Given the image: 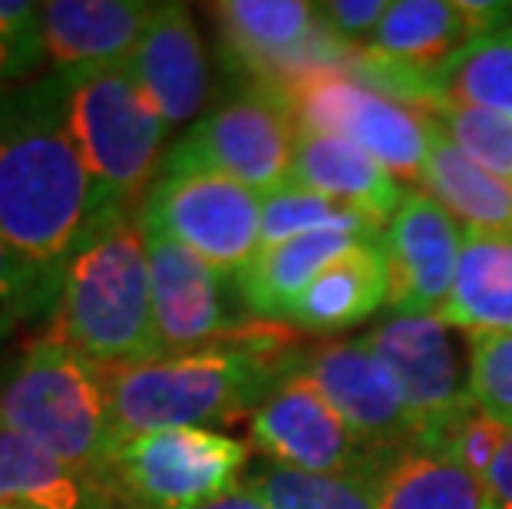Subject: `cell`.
Masks as SVG:
<instances>
[{
  "label": "cell",
  "instance_id": "6da1fadb",
  "mask_svg": "<svg viewBox=\"0 0 512 509\" xmlns=\"http://www.w3.org/2000/svg\"><path fill=\"white\" fill-rule=\"evenodd\" d=\"M103 212L67 126L63 77L0 96V238L20 262L53 281Z\"/></svg>",
  "mask_w": 512,
  "mask_h": 509
},
{
  "label": "cell",
  "instance_id": "7a4b0ae2",
  "mask_svg": "<svg viewBox=\"0 0 512 509\" xmlns=\"http://www.w3.org/2000/svg\"><path fill=\"white\" fill-rule=\"evenodd\" d=\"M298 354L301 348H285L275 334L252 331L199 351L103 367L116 437L129 440L156 430L212 427L245 414L252 417L281 377L294 371Z\"/></svg>",
  "mask_w": 512,
  "mask_h": 509
},
{
  "label": "cell",
  "instance_id": "3957f363",
  "mask_svg": "<svg viewBox=\"0 0 512 509\" xmlns=\"http://www.w3.org/2000/svg\"><path fill=\"white\" fill-rule=\"evenodd\" d=\"M53 334L100 367L162 357L152 318L143 215L110 205L93 219L60 272Z\"/></svg>",
  "mask_w": 512,
  "mask_h": 509
},
{
  "label": "cell",
  "instance_id": "277c9868",
  "mask_svg": "<svg viewBox=\"0 0 512 509\" xmlns=\"http://www.w3.org/2000/svg\"><path fill=\"white\" fill-rule=\"evenodd\" d=\"M0 424L106 490L119 437L103 367L57 334H43L10 364L0 381Z\"/></svg>",
  "mask_w": 512,
  "mask_h": 509
},
{
  "label": "cell",
  "instance_id": "5b68a950",
  "mask_svg": "<svg viewBox=\"0 0 512 509\" xmlns=\"http://www.w3.org/2000/svg\"><path fill=\"white\" fill-rule=\"evenodd\" d=\"M67 126L103 209L146 199L166 159L169 126L152 110L126 63L60 73Z\"/></svg>",
  "mask_w": 512,
  "mask_h": 509
},
{
  "label": "cell",
  "instance_id": "8992f818",
  "mask_svg": "<svg viewBox=\"0 0 512 509\" xmlns=\"http://www.w3.org/2000/svg\"><path fill=\"white\" fill-rule=\"evenodd\" d=\"M248 447L215 427L156 430L119 440L110 490L126 509H199L242 480Z\"/></svg>",
  "mask_w": 512,
  "mask_h": 509
},
{
  "label": "cell",
  "instance_id": "52a82bcc",
  "mask_svg": "<svg viewBox=\"0 0 512 509\" xmlns=\"http://www.w3.org/2000/svg\"><path fill=\"white\" fill-rule=\"evenodd\" d=\"M278 93L298 129L328 133L361 146L390 176L420 179L430 149V126L397 96L357 77L351 67L311 70Z\"/></svg>",
  "mask_w": 512,
  "mask_h": 509
},
{
  "label": "cell",
  "instance_id": "ba28073f",
  "mask_svg": "<svg viewBox=\"0 0 512 509\" xmlns=\"http://www.w3.org/2000/svg\"><path fill=\"white\" fill-rule=\"evenodd\" d=\"M298 123L288 103L265 86L245 83L232 100L212 106L166 149L162 172H212L261 192H275L291 179V153Z\"/></svg>",
  "mask_w": 512,
  "mask_h": 509
},
{
  "label": "cell",
  "instance_id": "9c48e42d",
  "mask_svg": "<svg viewBox=\"0 0 512 509\" xmlns=\"http://www.w3.org/2000/svg\"><path fill=\"white\" fill-rule=\"evenodd\" d=\"M139 215L219 275L235 278L261 248V192L212 172H162Z\"/></svg>",
  "mask_w": 512,
  "mask_h": 509
},
{
  "label": "cell",
  "instance_id": "30bf717a",
  "mask_svg": "<svg viewBox=\"0 0 512 509\" xmlns=\"http://www.w3.org/2000/svg\"><path fill=\"white\" fill-rule=\"evenodd\" d=\"M228 67L252 86L281 90L311 70L341 67V50L321 30L308 0H222L209 4Z\"/></svg>",
  "mask_w": 512,
  "mask_h": 509
},
{
  "label": "cell",
  "instance_id": "8fae6325",
  "mask_svg": "<svg viewBox=\"0 0 512 509\" xmlns=\"http://www.w3.org/2000/svg\"><path fill=\"white\" fill-rule=\"evenodd\" d=\"M367 344L394 367L407 397L417 447L437 450L473 407L453 331L437 314H387L364 331Z\"/></svg>",
  "mask_w": 512,
  "mask_h": 509
},
{
  "label": "cell",
  "instance_id": "7c38bea8",
  "mask_svg": "<svg viewBox=\"0 0 512 509\" xmlns=\"http://www.w3.org/2000/svg\"><path fill=\"white\" fill-rule=\"evenodd\" d=\"M248 427L252 443L268 463L301 473H374L387 457V450L367 447L347 427V420L298 371V364L261 400Z\"/></svg>",
  "mask_w": 512,
  "mask_h": 509
},
{
  "label": "cell",
  "instance_id": "4fadbf2b",
  "mask_svg": "<svg viewBox=\"0 0 512 509\" xmlns=\"http://www.w3.org/2000/svg\"><path fill=\"white\" fill-rule=\"evenodd\" d=\"M298 371L324 394L357 437L374 450L417 447V430L394 367L367 344L364 334L301 348Z\"/></svg>",
  "mask_w": 512,
  "mask_h": 509
},
{
  "label": "cell",
  "instance_id": "5bb4252c",
  "mask_svg": "<svg viewBox=\"0 0 512 509\" xmlns=\"http://www.w3.org/2000/svg\"><path fill=\"white\" fill-rule=\"evenodd\" d=\"M466 229L423 189L407 196L390 215L380 248L390 275V314H437L446 308L460 265Z\"/></svg>",
  "mask_w": 512,
  "mask_h": 509
},
{
  "label": "cell",
  "instance_id": "9a60e30c",
  "mask_svg": "<svg viewBox=\"0 0 512 509\" xmlns=\"http://www.w3.org/2000/svg\"><path fill=\"white\" fill-rule=\"evenodd\" d=\"M146 229V225H143ZM152 318L162 354L199 351L228 334L222 278L176 238L146 229Z\"/></svg>",
  "mask_w": 512,
  "mask_h": 509
},
{
  "label": "cell",
  "instance_id": "2e32d148",
  "mask_svg": "<svg viewBox=\"0 0 512 509\" xmlns=\"http://www.w3.org/2000/svg\"><path fill=\"white\" fill-rule=\"evenodd\" d=\"M126 67L169 129L189 123L209 100V57L185 4L156 7Z\"/></svg>",
  "mask_w": 512,
  "mask_h": 509
},
{
  "label": "cell",
  "instance_id": "e0dca14e",
  "mask_svg": "<svg viewBox=\"0 0 512 509\" xmlns=\"http://www.w3.org/2000/svg\"><path fill=\"white\" fill-rule=\"evenodd\" d=\"M156 7L149 0H50L43 4L47 63L53 73L126 63Z\"/></svg>",
  "mask_w": 512,
  "mask_h": 509
},
{
  "label": "cell",
  "instance_id": "ac0fdd59",
  "mask_svg": "<svg viewBox=\"0 0 512 509\" xmlns=\"http://www.w3.org/2000/svg\"><path fill=\"white\" fill-rule=\"evenodd\" d=\"M288 182L318 192L324 199L351 205V209L370 215L377 225H387L407 196L400 179L390 176L361 146L328 133H311V129H298L294 136Z\"/></svg>",
  "mask_w": 512,
  "mask_h": 509
},
{
  "label": "cell",
  "instance_id": "d6986e66",
  "mask_svg": "<svg viewBox=\"0 0 512 509\" xmlns=\"http://www.w3.org/2000/svg\"><path fill=\"white\" fill-rule=\"evenodd\" d=\"M380 235L357 232H304L275 245H261L258 255L235 275L238 295L258 321H288L298 298L331 262Z\"/></svg>",
  "mask_w": 512,
  "mask_h": 509
},
{
  "label": "cell",
  "instance_id": "ffe728a7",
  "mask_svg": "<svg viewBox=\"0 0 512 509\" xmlns=\"http://www.w3.org/2000/svg\"><path fill=\"white\" fill-rule=\"evenodd\" d=\"M390 301V275L380 238L357 245L354 252L341 255L308 285L298 298L288 324L314 334H334L357 328L374 318Z\"/></svg>",
  "mask_w": 512,
  "mask_h": 509
},
{
  "label": "cell",
  "instance_id": "44dd1931",
  "mask_svg": "<svg viewBox=\"0 0 512 509\" xmlns=\"http://www.w3.org/2000/svg\"><path fill=\"white\" fill-rule=\"evenodd\" d=\"M440 321L470 338L512 334V235H463L460 265Z\"/></svg>",
  "mask_w": 512,
  "mask_h": 509
},
{
  "label": "cell",
  "instance_id": "7402d4cb",
  "mask_svg": "<svg viewBox=\"0 0 512 509\" xmlns=\"http://www.w3.org/2000/svg\"><path fill=\"white\" fill-rule=\"evenodd\" d=\"M420 189L430 192L466 232L512 235V182L479 169L437 129H430Z\"/></svg>",
  "mask_w": 512,
  "mask_h": 509
},
{
  "label": "cell",
  "instance_id": "603a6c76",
  "mask_svg": "<svg viewBox=\"0 0 512 509\" xmlns=\"http://www.w3.org/2000/svg\"><path fill=\"white\" fill-rule=\"evenodd\" d=\"M0 506L116 509L110 493L7 424H0Z\"/></svg>",
  "mask_w": 512,
  "mask_h": 509
},
{
  "label": "cell",
  "instance_id": "cb8c5ba5",
  "mask_svg": "<svg viewBox=\"0 0 512 509\" xmlns=\"http://www.w3.org/2000/svg\"><path fill=\"white\" fill-rule=\"evenodd\" d=\"M370 480L377 509H483V483L443 450H394Z\"/></svg>",
  "mask_w": 512,
  "mask_h": 509
},
{
  "label": "cell",
  "instance_id": "d4e9b609",
  "mask_svg": "<svg viewBox=\"0 0 512 509\" xmlns=\"http://www.w3.org/2000/svg\"><path fill=\"white\" fill-rule=\"evenodd\" d=\"M433 100L466 103L512 119V34H479L420 80L417 110Z\"/></svg>",
  "mask_w": 512,
  "mask_h": 509
},
{
  "label": "cell",
  "instance_id": "484cf974",
  "mask_svg": "<svg viewBox=\"0 0 512 509\" xmlns=\"http://www.w3.org/2000/svg\"><path fill=\"white\" fill-rule=\"evenodd\" d=\"M374 473H301L261 463L248 470L245 483L268 509H377Z\"/></svg>",
  "mask_w": 512,
  "mask_h": 509
},
{
  "label": "cell",
  "instance_id": "4316f807",
  "mask_svg": "<svg viewBox=\"0 0 512 509\" xmlns=\"http://www.w3.org/2000/svg\"><path fill=\"white\" fill-rule=\"evenodd\" d=\"M321 229L380 235L384 225H377L370 215L351 209V205L324 199L311 189L291 186V182L261 196V245H275L285 242V238Z\"/></svg>",
  "mask_w": 512,
  "mask_h": 509
},
{
  "label": "cell",
  "instance_id": "83f0119b",
  "mask_svg": "<svg viewBox=\"0 0 512 509\" xmlns=\"http://www.w3.org/2000/svg\"><path fill=\"white\" fill-rule=\"evenodd\" d=\"M417 113L479 169L512 182V119L450 100H433Z\"/></svg>",
  "mask_w": 512,
  "mask_h": 509
},
{
  "label": "cell",
  "instance_id": "f1b7e54d",
  "mask_svg": "<svg viewBox=\"0 0 512 509\" xmlns=\"http://www.w3.org/2000/svg\"><path fill=\"white\" fill-rule=\"evenodd\" d=\"M466 384L473 407L512 430V334H473Z\"/></svg>",
  "mask_w": 512,
  "mask_h": 509
},
{
  "label": "cell",
  "instance_id": "f546056e",
  "mask_svg": "<svg viewBox=\"0 0 512 509\" xmlns=\"http://www.w3.org/2000/svg\"><path fill=\"white\" fill-rule=\"evenodd\" d=\"M57 305V285L20 262L4 238H0V334L10 324Z\"/></svg>",
  "mask_w": 512,
  "mask_h": 509
},
{
  "label": "cell",
  "instance_id": "4dcf8cb0",
  "mask_svg": "<svg viewBox=\"0 0 512 509\" xmlns=\"http://www.w3.org/2000/svg\"><path fill=\"white\" fill-rule=\"evenodd\" d=\"M506 437H509V430L503 424H496V420L486 417L483 410L470 407L453 424V430L446 433L437 450H443L446 457H453L463 470H470L476 480L483 483L489 470H493Z\"/></svg>",
  "mask_w": 512,
  "mask_h": 509
},
{
  "label": "cell",
  "instance_id": "1f68e13d",
  "mask_svg": "<svg viewBox=\"0 0 512 509\" xmlns=\"http://www.w3.org/2000/svg\"><path fill=\"white\" fill-rule=\"evenodd\" d=\"M387 7L390 0H321V4H314L321 30L341 50L367 47L370 37L377 34Z\"/></svg>",
  "mask_w": 512,
  "mask_h": 509
},
{
  "label": "cell",
  "instance_id": "d6a6232c",
  "mask_svg": "<svg viewBox=\"0 0 512 509\" xmlns=\"http://www.w3.org/2000/svg\"><path fill=\"white\" fill-rule=\"evenodd\" d=\"M0 43L14 53L27 77L37 73L47 63L43 4H34V0H0Z\"/></svg>",
  "mask_w": 512,
  "mask_h": 509
},
{
  "label": "cell",
  "instance_id": "836d02e7",
  "mask_svg": "<svg viewBox=\"0 0 512 509\" xmlns=\"http://www.w3.org/2000/svg\"><path fill=\"white\" fill-rule=\"evenodd\" d=\"M483 509H512V430L483 480Z\"/></svg>",
  "mask_w": 512,
  "mask_h": 509
},
{
  "label": "cell",
  "instance_id": "e575fe53",
  "mask_svg": "<svg viewBox=\"0 0 512 509\" xmlns=\"http://www.w3.org/2000/svg\"><path fill=\"white\" fill-rule=\"evenodd\" d=\"M199 509H268L265 506V500L248 486L245 480L238 483V486H232L228 493H222V496H215L212 503H205V506H199Z\"/></svg>",
  "mask_w": 512,
  "mask_h": 509
},
{
  "label": "cell",
  "instance_id": "d590c367",
  "mask_svg": "<svg viewBox=\"0 0 512 509\" xmlns=\"http://www.w3.org/2000/svg\"><path fill=\"white\" fill-rule=\"evenodd\" d=\"M20 80H27L24 67H20L14 53L0 43V96H4L7 90H14V83H20Z\"/></svg>",
  "mask_w": 512,
  "mask_h": 509
},
{
  "label": "cell",
  "instance_id": "8d00e7d4",
  "mask_svg": "<svg viewBox=\"0 0 512 509\" xmlns=\"http://www.w3.org/2000/svg\"><path fill=\"white\" fill-rule=\"evenodd\" d=\"M506 34H512V24H509V27H506Z\"/></svg>",
  "mask_w": 512,
  "mask_h": 509
},
{
  "label": "cell",
  "instance_id": "74e56055",
  "mask_svg": "<svg viewBox=\"0 0 512 509\" xmlns=\"http://www.w3.org/2000/svg\"><path fill=\"white\" fill-rule=\"evenodd\" d=\"M0 509H14V506H0Z\"/></svg>",
  "mask_w": 512,
  "mask_h": 509
}]
</instances>
